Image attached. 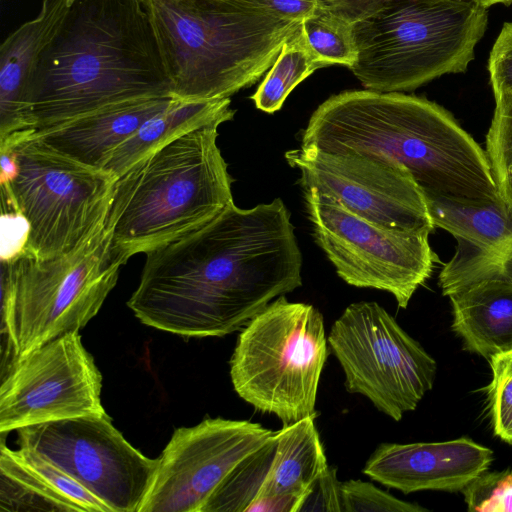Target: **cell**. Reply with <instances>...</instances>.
<instances>
[{"mask_svg":"<svg viewBox=\"0 0 512 512\" xmlns=\"http://www.w3.org/2000/svg\"><path fill=\"white\" fill-rule=\"evenodd\" d=\"M127 302L138 320L184 337H222L302 285V253L281 198L230 202L202 226L145 253Z\"/></svg>","mask_w":512,"mask_h":512,"instance_id":"obj_1","label":"cell"},{"mask_svg":"<svg viewBox=\"0 0 512 512\" xmlns=\"http://www.w3.org/2000/svg\"><path fill=\"white\" fill-rule=\"evenodd\" d=\"M164 96H172L171 84L144 0H70L31 77L30 136L109 106Z\"/></svg>","mask_w":512,"mask_h":512,"instance_id":"obj_2","label":"cell"},{"mask_svg":"<svg viewBox=\"0 0 512 512\" xmlns=\"http://www.w3.org/2000/svg\"><path fill=\"white\" fill-rule=\"evenodd\" d=\"M301 147L394 160L425 197L502 201L486 151L449 111L426 98L368 89L332 95L310 116Z\"/></svg>","mask_w":512,"mask_h":512,"instance_id":"obj_3","label":"cell"},{"mask_svg":"<svg viewBox=\"0 0 512 512\" xmlns=\"http://www.w3.org/2000/svg\"><path fill=\"white\" fill-rule=\"evenodd\" d=\"M181 101L229 98L256 83L300 27L231 0H144Z\"/></svg>","mask_w":512,"mask_h":512,"instance_id":"obj_4","label":"cell"},{"mask_svg":"<svg viewBox=\"0 0 512 512\" xmlns=\"http://www.w3.org/2000/svg\"><path fill=\"white\" fill-rule=\"evenodd\" d=\"M217 120L151 151L115 178L106 225L129 260L200 226L233 201Z\"/></svg>","mask_w":512,"mask_h":512,"instance_id":"obj_5","label":"cell"},{"mask_svg":"<svg viewBox=\"0 0 512 512\" xmlns=\"http://www.w3.org/2000/svg\"><path fill=\"white\" fill-rule=\"evenodd\" d=\"M488 22L467 0H390L353 24L357 59L349 68L365 89L407 92L463 73Z\"/></svg>","mask_w":512,"mask_h":512,"instance_id":"obj_6","label":"cell"},{"mask_svg":"<svg viewBox=\"0 0 512 512\" xmlns=\"http://www.w3.org/2000/svg\"><path fill=\"white\" fill-rule=\"evenodd\" d=\"M128 260L105 223L68 253L37 258L22 252L1 261L2 331L13 359L79 331L100 310Z\"/></svg>","mask_w":512,"mask_h":512,"instance_id":"obj_7","label":"cell"},{"mask_svg":"<svg viewBox=\"0 0 512 512\" xmlns=\"http://www.w3.org/2000/svg\"><path fill=\"white\" fill-rule=\"evenodd\" d=\"M327 344L319 310L279 296L238 336L230 359L235 392L256 410L274 414L284 424L316 415Z\"/></svg>","mask_w":512,"mask_h":512,"instance_id":"obj_8","label":"cell"},{"mask_svg":"<svg viewBox=\"0 0 512 512\" xmlns=\"http://www.w3.org/2000/svg\"><path fill=\"white\" fill-rule=\"evenodd\" d=\"M18 173L1 184L29 224L23 252L37 258L68 253L105 223L115 177L62 155L35 138L16 144ZM6 151V150H5Z\"/></svg>","mask_w":512,"mask_h":512,"instance_id":"obj_9","label":"cell"},{"mask_svg":"<svg viewBox=\"0 0 512 512\" xmlns=\"http://www.w3.org/2000/svg\"><path fill=\"white\" fill-rule=\"evenodd\" d=\"M327 338L347 391L365 396L395 421L433 387L435 360L376 302L350 304Z\"/></svg>","mask_w":512,"mask_h":512,"instance_id":"obj_10","label":"cell"},{"mask_svg":"<svg viewBox=\"0 0 512 512\" xmlns=\"http://www.w3.org/2000/svg\"><path fill=\"white\" fill-rule=\"evenodd\" d=\"M317 245L347 284L389 292L406 308L438 262L429 232L386 228L315 191H303Z\"/></svg>","mask_w":512,"mask_h":512,"instance_id":"obj_11","label":"cell"},{"mask_svg":"<svg viewBox=\"0 0 512 512\" xmlns=\"http://www.w3.org/2000/svg\"><path fill=\"white\" fill-rule=\"evenodd\" d=\"M17 432L19 447L40 454L112 512H139L159 459L133 447L108 415L50 421Z\"/></svg>","mask_w":512,"mask_h":512,"instance_id":"obj_12","label":"cell"},{"mask_svg":"<svg viewBox=\"0 0 512 512\" xmlns=\"http://www.w3.org/2000/svg\"><path fill=\"white\" fill-rule=\"evenodd\" d=\"M285 159L300 171L303 191L332 198L376 225L429 233L436 228L423 190L408 169L394 160L312 147L289 150Z\"/></svg>","mask_w":512,"mask_h":512,"instance_id":"obj_13","label":"cell"},{"mask_svg":"<svg viewBox=\"0 0 512 512\" xmlns=\"http://www.w3.org/2000/svg\"><path fill=\"white\" fill-rule=\"evenodd\" d=\"M102 375L79 331L12 360L0 388V432L62 419L107 415Z\"/></svg>","mask_w":512,"mask_h":512,"instance_id":"obj_14","label":"cell"},{"mask_svg":"<svg viewBox=\"0 0 512 512\" xmlns=\"http://www.w3.org/2000/svg\"><path fill=\"white\" fill-rule=\"evenodd\" d=\"M273 433L259 423L220 417L176 429L139 512H201L225 477Z\"/></svg>","mask_w":512,"mask_h":512,"instance_id":"obj_15","label":"cell"},{"mask_svg":"<svg viewBox=\"0 0 512 512\" xmlns=\"http://www.w3.org/2000/svg\"><path fill=\"white\" fill-rule=\"evenodd\" d=\"M315 417L274 432L225 477L201 512H299L329 467Z\"/></svg>","mask_w":512,"mask_h":512,"instance_id":"obj_16","label":"cell"},{"mask_svg":"<svg viewBox=\"0 0 512 512\" xmlns=\"http://www.w3.org/2000/svg\"><path fill=\"white\" fill-rule=\"evenodd\" d=\"M492 461V450L466 437L444 442L382 443L362 472L404 494L458 492L487 471Z\"/></svg>","mask_w":512,"mask_h":512,"instance_id":"obj_17","label":"cell"},{"mask_svg":"<svg viewBox=\"0 0 512 512\" xmlns=\"http://www.w3.org/2000/svg\"><path fill=\"white\" fill-rule=\"evenodd\" d=\"M70 0H43L38 15L0 46V151L30 136L28 89L40 54L63 19Z\"/></svg>","mask_w":512,"mask_h":512,"instance_id":"obj_18","label":"cell"},{"mask_svg":"<svg viewBox=\"0 0 512 512\" xmlns=\"http://www.w3.org/2000/svg\"><path fill=\"white\" fill-rule=\"evenodd\" d=\"M0 511L112 512L35 451L0 449Z\"/></svg>","mask_w":512,"mask_h":512,"instance_id":"obj_19","label":"cell"},{"mask_svg":"<svg viewBox=\"0 0 512 512\" xmlns=\"http://www.w3.org/2000/svg\"><path fill=\"white\" fill-rule=\"evenodd\" d=\"M174 99L164 96L116 104L37 131L28 138L38 139L70 159L103 170L112 152Z\"/></svg>","mask_w":512,"mask_h":512,"instance_id":"obj_20","label":"cell"},{"mask_svg":"<svg viewBox=\"0 0 512 512\" xmlns=\"http://www.w3.org/2000/svg\"><path fill=\"white\" fill-rule=\"evenodd\" d=\"M449 298L452 329L465 350L489 359L512 349V282H477Z\"/></svg>","mask_w":512,"mask_h":512,"instance_id":"obj_21","label":"cell"},{"mask_svg":"<svg viewBox=\"0 0 512 512\" xmlns=\"http://www.w3.org/2000/svg\"><path fill=\"white\" fill-rule=\"evenodd\" d=\"M230 98L215 101H174L145 121L110 155L103 170L115 178L153 150L181 134L213 121H230Z\"/></svg>","mask_w":512,"mask_h":512,"instance_id":"obj_22","label":"cell"},{"mask_svg":"<svg viewBox=\"0 0 512 512\" xmlns=\"http://www.w3.org/2000/svg\"><path fill=\"white\" fill-rule=\"evenodd\" d=\"M435 227L449 232L457 242L481 248L512 240V208L503 201L480 203L445 197H426Z\"/></svg>","mask_w":512,"mask_h":512,"instance_id":"obj_23","label":"cell"},{"mask_svg":"<svg viewBox=\"0 0 512 512\" xmlns=\"http://www.w3.org/2000/svg\"><path fill=\"white\" fill-rule=\"evenodd\" d=\"M319 68L322 65L308 47L299 27L283 44L251 100L257 109L272 114L281 109L298 84Z\"/></svg>","mask_w":512,"mask_h":512,"instance_id":"obj_24","label":"cell"},{"mask_svg":"<svg viewBox=\"0 0 512 512\" xmlns=\"http://www.w3.org/2000/svg\"><path fill=\"white\" fill-rule=\"evenodd\" d=\"M486 280L512 282V240L488 248L457 242L453 257L439 274L442 294L449 297Z\"/></svg>","mask_w":512,"mask_h":512,"instance_id":"obj_25","label":"cell"},{"mask_svg":"<svg viewBox=\"0 0 512 512\" xmlns=\"http://www.w3.org/2000/svg\"><path fill=\"white\" fill-rule=\"evenodd\" d=\"M306 43L322 67L343 65L351 68L357 59L353 24L317 7L301 21Z\"/></svg>","mask_w":512,"mask_h":512,"instance_id":"obj_26","label":"cell"},{"mask_svg":"<svg viewBox=\"0 0 512 512\" xmlns=\"http://www.w3.org/2000/svg\"><path fill=\"white\" fill-rule=\"evenodd\" d=\"M486 154L502 201L512 208V94L494 97Z\"/></svg>","mask_w":512,"mask_h":512,"instance_id":"obj_27","label":"cell"},{"mask_svg":"<svg viewBox=\"0 0 512 512\" xmlns=\"http://www.w3.org/2000/svg\"><path fill=\"white\" fill-rule=\"evenodd\" d=\"M492 380L487 386L494 435L512 445V349L489 358Z\"/></svg>","mask_w":512,"mask_h":512,"instance_id":"obj_28","label":"cell"},{"mask_svg":"<svg viewBox=\"0 0 512 512\" xmlns=\"http://www.w3.org/2000/svg\"><path fill=\"white\" fill-rule=\"evenodd\" d=\"M342 512H423L426 508L400 500L370 482H341Z\"/></svg>","mask_w":512,"mask_h":512,"instance_id":"obj_29","label":"cell"},{"mask_svg":"<svg viewBox=\"0 0 512 512\" xmlns=\"http://www.w3.org/2000/svg\"><path fill=\"white\" fill-rule=\"evenodd\" d=\"M469 511H512V472H483L463 490Z\"/></svg>","mask_w":512,"mask_h":512,"instance_id":"obj_30","label":"cell"},{"mask_svg":"<svg viewBox=\"0 0 512 512\" xmlns=\"http://www.w3.org/2000/svg\"><path fill=\"white\" fill-rule=\"evenodd\" d=\"M488 71L494 97L512 94V22L504 23L492 46Z\"/></svg>","mask_w":512,"mask_h":512,"instance_id":"obj_31","label":"cell"},{"mask_svg":"<svg viewBox=\"0 0 512 512\" xmlns=\"http://www.w3.org/2000/svg\"><path fill=\"white\" fill-rule=\"evenodd\" d=\"M1 261H9L20 255L26 246L29 224L14 207L12 201L1 196Z\"/></svg>","mask_w":512,"mask_h":512,"instance_id":"obj_32","label":"cell"},{"mask_svg":"<svg viewBox=\"0 0 512 512\" xmlns=\"http://www.w3.org/2000/svg\"><path fill=\"white\" fill-rule=\"evenodd\" d=\"M300 511L342 512L341 482L337 479L334 467L329 466L317 479Z\"/></svg>","mask_w":512,"mask_h":512,"instance_id":"obj_33","label":"cell"},{"mask_svg":"<svg viewBox=\"0 0 512 512\" xmlns=\"http://www.w3.org/2000/svg\"><path fill=\"white\" fill-rule=\"evenodd\" d=\"M252 10L278 19L301 22L312 15L317 7V0H231Z\"/></svg>","mask_w":512,"mask_h":512,"instance_id":"obj_34","label":"cell"},{"mask_svg":"<svg viewBox=\"0 0 512 512\" xmlns=\"http://www.w3.org/2000/svg\"><path fill=\"white\" fill-rule=\"evenodd\" d=\"M390 0H317L318 8L352 24L382 9Z\"/></svg>","mask_w":512,"mask_h":512,"instance_id":"obj_35","label":"cell"},{"mask_svg":"<svg viewBox=\"0 0 512 512\" xmlns=\"http://www.w3.org/2000/svg\"><path fill=\"white\" fill-rule=\"evenodd\" d=\"M0 184L9 183L18 173V161L14 150L0 151Z\"/></svg>","mask_w":512,"mask_h":512,"instance_id":"obj_36","label":"cell"},{"mask_svg":"<svg viewBox=\"0 0 512 512\" xmlns=\"http://www.w3.org/2000/svg\"><path fill=\"white\" fill-rule=\"evenodd\" d=\"M467 1H472L474 3L484 6L486 8H489L490 6L495 5V4L510 5L512 3V0H467Z\"/></svg>","mask_w":512,"mask_h":512,"instance_id":"obj_37","label":"cell"}]
</instances>
